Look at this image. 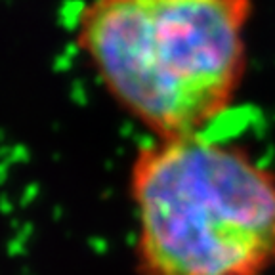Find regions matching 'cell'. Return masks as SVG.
<instances>
[{"label": "cell", "instance_id": "6da1fadb", "mask_svg": "<svg viewBox=\"0 0 275 275\" xmlns=\"http://www.w3.org/2000/svg\"><path fill=\"white\" fill-rule=\"evenodd\" d=\"M252 0H88L75 44L98 82L149 138L205 134L249 71Z\"/></svg>", "mask_w": 275, "mask_h": 275}, {"label": "cell", "instance_id": "7a4b0ae2", "mask_svg": "<svg viewBox=\"0 0 275 275\" xmlns=\"http://www.w3.org/2000/svg\"><path fill=\"white\" fill-rule=\"evenodd\" d=\"M136 275H269L275 170L208 134L138 147L126 176Z\"/></svg>", "mask_w": 275, "mask_h": 275}]
</instances>
